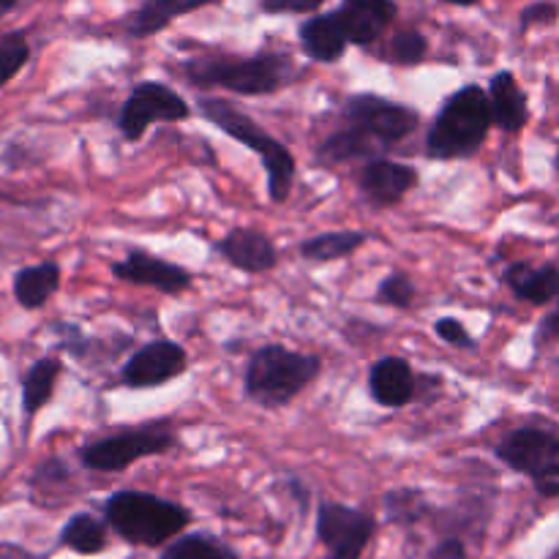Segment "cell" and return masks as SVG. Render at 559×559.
<instances>
[{"label":"cell","mask_w":559,"mask_h":559,"mask_svg":"<svg viewBox=\"0 0 559 559\" xmlns=\"http://www.w3.org/2000/svg\"><path fill=\"white\" fill-rule=\"evenodd\" d=\"M495 126L489 93L478 85H464L445 98L426 136V153L435 162L469 158L484 147Z\"/></svg>","instance_id":"1"},{"label":"cell","mask_w":559,"mask_h":559,"mask_svg":"<svg viewBox=\"0 0 559 559\" xmlns=\"http://www.w3.org/2000/svg\"><path fill=\"white\" fill-rule=\"evenodd\" d=\"M322 360L309 353H295L284 344H265L249 358L243 393L265 409H282L300 396L320 377Z\"/></svg>","instance_id":"2"},{"label":"cell","mask_w":559,"mask_h":559,"mask_svg":"<svg viewBox=\"0 0 559 559\" xmlns=\"http://www.w3.org/2000/svg\"><path fill=\"white\" fill-rule=\"evenodd\" d=\"M186 76L191 85L224 87L238 96H267L298 76L287 55L257 52L249 58H197L186 60Z\"/></svg>","instance_id":"3"},{"label":"cell","mask_w":559,"mask_h":559,"mask_svg":"<svg viewBox=\"0 0 559 559\" xmlns=\"http://www.w3.org/2000/svg\"><path fill=\"white\" fill-rule=\"evenodd\" d=\"M197 109L205 120H211L218 131H224L227 136L238 140L240 145H246L249 151H254L262 158V167L267 173V194L273 202H287L289 191L295 183V156L289 153V147L282 140L267 134L257 120H251L249 115L240 112L235 104L224 102V98H200Z\"/></svg>","instance_id":"4"},{"label":"cell","mask_w":559,"mask_h":559,"mask_svg":"<svg viewBox=\"0 0 559 559\" xmlns=\"http://www.w3.org/2000/svg\"><path fill=\"white\" fill-rule=\"evenodd\" d=\"M107 524L134 546H162L183 533L191 513L183 506L147 491H115L104 506Z\"/></svg>","instance_id":"5"},{"label":"cell","mask_w":559,"mask_h":559,"mask_svg":"<svg viewBox=\"0 0 559 559\" xmlns=\"http://www.w3.org/2000/svg\"><path fill=\"white\" fill-rule=\"evenodd\" d=\"M191 118V104L156 80H145L134 85L118 115V131L123 140L136 142L156 123H180Z\"/></svg>","instance_id":"6"},{"label":"cell","mask_w":559,"mask_h":559,"mask_svg":"<svg viewBox=\"0 0 559 559\" xmlns=\"http://www.w3.org/2000/svg\"><path fill=\"white\" fill-rule=\"evenodd\" d=\"M175 445V437L158 426H140V429L120 431V435L102 437L80 451L82 464L93 473H123L134 462L147 456H162Z\"/></svg>","instance_id":"7"},{"label":"cell","mask_w":559,"mask_h":559,"mask_svg":"<svg viewBox=\"0 0 559 559\" xmlns=\"http://www.w3.org/2000/svg\"><path fill=\"white\" fill-rule=\"evenodd\" d=\"M344 123L369 134L385 151V147L407 140L418 129L420 115L407 104L391 102V98L374 96V93H358L344 102Z\"/></svg>","instance_id":"8"},{"label":"cell","mask_w":559,"mask_h":559,"mask_svg":"<svg viewBox=\"0 0 559 559\" xmlns=\"http://www.w3.org/2000/svg\"><path fill=\"white\" fill-rule=\"evenodd\" d=\"M497 459L513 473L533 478L535 484L559 480V437L546 429L522 426L497 442Z\"/></svg>","instance_id":"9"},{"label":"cell","mask_w":559,"mask_h":559,"mask_svg":"<svg viewBox=\"0 0 559 559\" xmlns=\"http://www.w3.org/2000/svg\"><path fill=\"white\" fill-rule=\"evenodd\" d=\"M374 535V519L342 502H322L317 511V538L328 549V559H360Z\"/></svg>","instance_id":"10"},{"label":"cell","mask_w":559,"mask_h":559,"mask_svg":"<svg viewBox=\"0 0 559 559\" xmlns=\"http://www.w3.org/2000/svg\"><path fill=\"white\" fill-rule=\"evenodd\" d=\"M189 369V355L173 338H153L142 344L120 369V385L131 391H147L173 382Z\"/></svg>","instance_id":"11"},{"label":"cell","mask_w":559,"mask_h":559,"mask_svg":"<svg viewBox=\"0 0 559 559\" xmlns=\"http://www.w3.org/2000/svg\"><path fill=\"white\" fill-rule=\"evenodd\" d=\"M112 276L126 284H140L151 287L162 295H180L191 287V273L175 262L162 260L156 254H147L142 249H131L129 254L112 265Z\"/></svg>","instance_id":"12"},{"label":"cell","mask_w":559,"mask_h":559,"mask_svg":"<svg viewBox=\"0 0 559 559\" xmlns=\"http://www.w3.org/2000/svg\"><path fill=\"white\" fill-rule=\"evenodd\" d=\"M358 186L374 207H391L402 202L418 186V169L391 158H371L358 175Z\"/></svg>","instance_id":"13"},{"label":"cell","mask_w":559,"mask_h":559,"mask_svg":"<svg viewBox=\"0 0 559 559\" xmlns=\"http://www.w3.org/2000/svg\"><path fill=\"white\" fill-rule=\"evenodd\" d=\"M213 249H216V254H222L229 265L238 267V271L243 273H251V276L273 271L278 262L276 246H273V240L267 238L265 233H260V229H229L224 238H218L216 243H213Z\"/></svg>","instance_id":"14"},{"label":"cell","mask_w":559,"mask_h":559,"mask_svg":"<svg viewBox=\"0 0 559 559\" xmlns=\"http://www.w3.org/2000/svg\"><path fill=\"white\" fill-rule=\"evenodd\" d=\"M396 14L399 5L393 0H342L336 9L347 41L355 47H369L377 38H382Z\"/></svg>","instance_id":"15"},{"label":"cell","mask_w":559,"mask_h":559,"mask_svg":"<svg viewBox=\"0 0 559 559\" xmlns=\"http://www.w3.org/2000/svg\"><path fill=\"white\" fill-rule=\"evenodd\" d=\"M415 371L404 358H380L369 369V393L385 409H402L415 399Z\"/></svg>","instance_id":"16"},{"label":"cell","mask_w":559,"mask_h":559,"mask_svg":"<svg viewBox=\"0 0 559 559\" xmlns=\"http://www.w3.org/2000/svg\"><path fill=\"white\" fill-rule=\"evenodd\" d=\"M300 49L306 52V58L317 60V63H336L344 58L349 41L347 33H344L342 22H338L336 11L331 14H317L311 20H306L298 31Z\"/></svg>","instance_id":"17"},{"label":"cell","mask_w":559,"mask_h":559,"mask_svg":"<svg viewBox=\"0 0 559 559\" xmlns=\"http://www.w3.org/2000/svg\"><path fill=\"white\" fill-rule=\"evenodd\" d=\"M489 104L495 115V126H500L508 134H516L527 126L530 104L527 93L519 87L513 71H497L489 82Z\"/></svg>","instance_id":"18"},{"label":"cell","mask_w":559,"mask_h":559,"mask_svg":"<svg viewBox=\"0 0 559 559\" xmlns=\"http://www.w3.org/2000/svg\"><path fill=\"white\" fill-rule=\"evenodd\" d=\"M506 284L513 295L527 304L544 306L559 295V267L557 265H530V262H513L506 271Z\"/></svg>","instance_id":"19"},{"label":"cell","mask_w":559,"mask_h":559,"mask_svg":"<svg viewBox=\"0 0 559 559\" xmlns=\"http://www.w3.org/2000/svg\"><path fill=\"white\" fill-rule=\"evenodd\" d=\"M216 3V0H145L134 14L126 20V31L134 38H147L153 33L164 31L178 16L191 14L197 9Z\"/></svg>","instance_id":"20"},{"label":"cell","mask_w":559,"mask_h":559,"mask_svg":"<svg viewBox=\"0 0 559 559\" xmlns=\"http://www.w3.org/2000/svg\"><path fill=\"white\" fill-rule=\"evenodd\" d=\"M366 240H369V235L360 233V229H336V233H320L314 238H306L298 246V251L304 260L325 265V262H338L353 257Z\"/></svg>","instance_id":"21"},{"label":"cell","mask_w":559,"mask_h":559,"mask_svg":"<svg viewBox=\"0 0 559 559\" xmlns=\"http://www.w3.org/2000/svg\"><path fill=\"white\" fill-rule=\"evenodd\" d=\"M380 151L382 147L377 145L369 134H364V131L355 129V126L344 123V129H338L336 134H331L320 147H317V158H320L322 164H331V167H336V164L369 158Z\"/></svg>","instance_id":"22"},{"label":"cell","mask_w":559,"mask_h":559,"mask_svg":"<svg viewBox=\"0 0 559 559\" xmlns=\"http://www.w3.org/2000/svg\"><path fill=\"white\" fill-rule=\"evenodd\" d=\"M60 287V267L55 262H41V265L25 267L14 278V295L25 309H38L47 304Z\"/></svg>","instance_id":"23"},{"label":"cell","mask_w":559,"mask_h":559,"mask_svg":"<svg viewBox=\"0 0 559 559\" xmlns=\"http://www.w3.org/2000/svg\"><path fill=\"white\" fill-rule=\"evenodd\" d=\"M60 544L69 546L76 555H98L107 546V524L98 522L91 513H76L60 533Z\"/></svg>","instance_id":"24"},{"label":"cell","mask_w":559,"mask_h":559,"mask_svg":"<svg viewBox=\"0 0 559 559\" xmlns=\"http://www.w3.org/2000/svg\"><path fill=\"white\" fill-rule=\"evenodd\" d=\"M58 374L60 364L55 358H41L33 364V369L25 377V388H22V407L27 415H36L52 399Z\"/></svg>","instance_id":"25"},{"label":"cell","mask_w":559,"mask_h":559,"mask_svg":"<svg viewBox=\"0 0 559 559\" xmlns=\"http://www.w3.org/2000/svg\"><path fill=\"white\" fill-rule=\"evenodd\" d=\"M162 559H240L229 549L227 544H222L218 538L205 533L183 535V538L173 540V544L164 549Z\"/></svg>","instance_id":"26"},{"label":"cell","mask_w":559,"mask_h":559,"mask_svg":"<svg viewBox=\"0 0 559 559\" xmlns=\"http://www.w3.org/2000/svg\"><path fill=\"white\" fill-rule=\"evenodd\" d=\"M385 508H388V519L396 524H415L426 516V511H429L424 495L409 489L391 491V495L385 497Z\"/></svg>","instance_id":"27"},{"label":"cell","mask_w":559,"mask_h":559,"mask_svg":"<svg viewBox=\"0 0 559 559\" xmlns=\"http://www.w3.org/2000/svg\"><path fill=\"white\" fill-rule=\"evenodd\" d=\"M426 52H429V41H426L424 33L418 31L396 33V36L391 38V44H388V58H391V63L399 66L420 63V60L426 58Z\"/></svg>","instance_id":"28"},{"label":"cell","mask_w":559,"mask_h":559,"mask_svg":"<svg viewBox=\"0 0 559 559\" xmlns=\"http://www.w3.org/2000/svg\"><path fill=\"white\" fill-rule=\"evenodd\" d=\"M377 300L391 309H409L415 300V284L407 273H388L380 284H377Z\"/></svg>","instance_id":"29"},{"label":"cell","mask_w":559,"mask_h":559,"mask_svg":"<svg viewBox=\"0 0 559 559\" xmlns=\"http://www.w3.org/2000/svg\"><path fill=\"white\" fill-rule=\"evenodd\" d=\"M27 58H31V47H27L25 36L11 33V36L0 38V85L14 80L22 66L27 63Z\"/></svg>","instance_id":"30"},{"label":"cell","mask_w":559,"mask_h":559,"mask_svg":"<svg viewBox=\"0 0 559 559\" xmlns=\"http://www.w3.org/2000/svg\"><path fill=\"white\" fill-rule=\"evenodd\" d=\"M435 333L442 342L451 344V347L475 349L473 333H469L467 325H464L462 320H456V317H440V320L435 322Z\"/></svg>","instance_id":"31"},{"label":"cell","mask_w":559,"mask_h":559,"mask_svg":"<svg viewBox=\"0 0 559 559\" xmlns=\"http://www.w3.org/2000/svg\"><path fill=\"white\" fill-rule=\"evenodd\" d=\"M557 16H559L557 3H551V0H538V3L527 5V9L522 11L519 25H522V31H530V27L535 25H555Z\"/></svg>","instance_id":"32"},{"label":"cell","mask_w":559,"mask_h":559,"mask_svg":"<svg viewBox=\"0 0 559 559\" xmlns=\"http://www.w3.org/2000/svg\"><path fill=\"white\" fill-rule=\"evenodd\" d=\"M325 0H262V11L265 14H311Z\"/></svg>","instance_id":"33"},{"label":"cell","mask_w":559,"mask_h":559,"mask_svg":"<svg viewBox=\"0 0 559 559\" xmlns=\"http://www.w3.org/2000/svg\"><path fill=\"white\" fill-rule=\"evenodd\" d=\"M559 342V295H557V306L555 311L544 317V322L538 325V333H535V344L538 347H546V344Z\"/></svg>","instance_id":"34"},{"label":"cell","mask_w":559,"mask_h":559,"mask_svg":"<svg viewBox=\"0 0 559 559\" xmlns=\"http://www.w3.org/2000/svg\"><path fill=\"white\" fill-rule=\"evenodd\" d=\"M429 559H467V551H464V544L456 538H448L431 551Z\"/></svg>","instance_id":"35"},{"label":"cell","mask_w":559,"mask_h":559,"mask_svg":"<svg viewBox=\"0 0 559 559\" xmlns=\"http://www.w3.org/2000/svg\"><path fill=\"white\" fill-rule=\"evenodd\" d=\"M14 5H16V0H0V16L9 14V11L14 9Z\"/></svg>","instance_id":"36"},{"label":"cell","mask_w":559,"mask_h":559,"mask_svg":"<svg viewBox=\"0 0 559 559\" xmlns=\"http://www.w3.org/2000/svg\"><path fill=\"white\" fill-rule=\"evenodd\" d=\"M442 3H451V5H475L480 0H442Z\"/></svg>","instance_id":"37"},{"label":"cell","mask_w":559,"mask_h":559,"mask_svg":"<svg viewBox=\"0 0 559 559\" xmlns=\"http://www.w3.org/2000/svg\"><path fill=\"white\" fill-rule=\"evenodd\" d=\"M557 169H559V153H557Z\"/></svg>","instance_id":"38"}]
</instances>
